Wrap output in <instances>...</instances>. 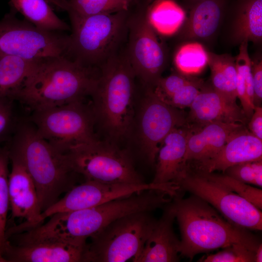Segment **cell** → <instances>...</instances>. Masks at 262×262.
Masks as SVG:
<instances>
[{"mask_svg":"<svg viewBox=\"0 0 262 262\" xmlns=\"http://www.w3.org/2000/svg\"><path fill=\"white\" fill-rule=\"evenodd\" d=\"M180 232V254L192 260L197 254L235 243L256 251L261 243L251 230L234 225L202 198L181 194L171 201Z\"/></svg>","mask_w":262,"mask_h":262,"instance_id":"6da1fadb","label":"cell"},{"mask_svg":"<svg viewBox=\"0 0 262 262\" xmlns=\"http://www.w3.org/2000/svg\"><path fill=\"white\" fill-rule=\"evenodd\" d=\"M7 143L9 155L20 162L34 182L41 213L74 186L75 173L66 155L41 137L30 120L19 121Z\"/></svg>","mask_w":262,"mask_h":262,"instance_id":"7a4b0ae2","label":"cell"},{"mask_svg":"<svg viewBox=\"0 0 262 262\" xmlns=\"http://www.w3.org/2000/svg\"><path fill=\"white\" fill-rule=\"evenodd\" d=\"M99 73L64 56L43 58L16 100L33 111L83 100L94 91Z\"/></svg>","mask_w":262,"mask_h":262,"instance_id":"3957f363","label":"cell"},{"mask_svg":"<svg viewBox=\"0 0 262 262\" xmlns=\"http://www.w3.org/2000/svg\"><path fill=\"white\" fill-rule=\"evenodd\" d=\"M99 70L91 106L96 124L111 139H118L128 135L133 124L135 76L126 53H116Z\"/></svg>","mask_w":262,"mask_h":262,"instance_id":"277c9868","label":"cell"},{"mask_svg":"<svg viewBox=\"0 0 262 262\" xmlns=\"http://www.w3.org/2000/svg\"><path fill=\"white\" fill-rule=\"evenodd\" d=\"M68 15L71 33L66 57L82 66L99 69L117 53L128 29L127 11L88 16Z\"/></svg>","mask_w":262,"mask_h":262,"instance_id":"5b68a950","label":"cell"},{"mask_svg":"<svg viewBox=\"0 0 262 262\" xmlns=\"http://www.w3.org/2000/svg\"><path fill=\"white\" fill-rule=\"evenodd\" d=\"M156 221L149 212L130 214L90 237L83 262L132 261L141 253Z\"/></svg>","mask_w":262,"mask_h":262,"instance_id":"8992f818","label":"cell"},{"mask_svg":"<svg viewBox=\"0 0 262 262\" xmlns=\"http://www.w3.org/2000/svg\"><path fill=\"white\" fill-rule=\"evenodd\" d=\"M30 120L39 135L62 154L98 139L91 104L83 100L33 111Z\"/></svg>","mask_w":262,"mask_h":262,"instance_id":"52a82bcc","label":"cell"},{"mask_svg":"<svg viewBox=\"0 0 262 262\" xmlns=\"http://www.w3.org/2000/svg\"><path fill=\"white\" fill-rule=\"evenodd\" d=\"M75 173L85 180L108 184L144 183L129 155L112 141H95L74 147L65 154Z\"/></svg>","mask_w":262,"mask_h":262,"instance_id":"ba28073f","label":"cell"},{"mask_svg":"<svg viewBox=\"0 0 262 262\" xmlns=\"http://www.w3.org/2000/svg\"><path fill=\"white\" fill-rule=\"evenodd\" d=\"M176 185L180 192H188L208 202L232 224L262 230L261 210L207 173L186 166Z\"/></svg>","mask_w":262,"mask_h":262,"instance_id":"9c48e42d","label":"cell"},{"mask_svg":"<svg viewBox=\"0 0 262 262\" xmlns=\"http://www.w3.org/2000/svg\"><path fill=\"white\" fill-rule=\"evenodd\" d=\"M13 9L0 20V54L28 60L66 56L68 35L40 30L16 17Z\"/></svg>","mask_w":262,"mask_h":262,"instance_id":"30bf717a","label":"cell"},{"mask_svg":"<svg viewBox=\"0 0 262 262\" xmlns=\"http://www.w3.org/2000/svg\"><path fill=\"white\" fill-rule=\"evenodd\" d=\"M139 108L137 137L142 151L153 164L164 139L173 129L185 126L188 119L180 109L164 102L151 88H147Z\"/></svg>","mask_w":262,"mask_h":262,"instance_id":"8fae6325","label":"cell"},{"mask_svg":"<svg viewBox=\"0 0 262 262\" xmlns=\"http://www.w3.org/2000/svg\"><path fill=\"white\" fill-rule=\"evenodd\" d=\"M126 55L135 77L147 88H153L162 77L165 56L147 14L129 18Z\"/></svg>","mask_w":262,"mask_h":262,"instance_id":"7c38bea8","label":"cell"},{"mask_svg":"<svg viewBox=\"0 0 262 262\" xmlns=\"http://www.w3.org/2000/svg\"><path fill=\"white\" fill-rule=\"evenodd\" d=\"M150 190L170 193L168 184L153 182L141 184H108L85 180L73 186L65 196L41 213L39 222L61 212H72L97 206L106 202Z\"/></svg>","mask_w":262,"mask_h":262,"instance_id":"4fadbf2b","label":"cell"},{"mask_svg":"<svg viewBox=\"0 0 262 262\" xmlns=\"http://www.w3.org/2000/svg\"><path fill=\"white\" fill-rule=\"evenodd\" d=\"M9 157L12 165L8 178L12 217L23 218L25 222L6 230L7 237L38 225L41 213L36 188L30 175L18 160Z\"/></svg>","mask_w":262,"mask_h":262,"instance_id":"5bb4252c","label":"cell"},{"mask_svg":"<svg viewBox=\"0 0 262 262\" xmlns=\"http://www.w3.org/2000/svg\"><path fill=\"white\" fill-rule=\"evenodd\" d=\"M86 241H43L14 245L7 240L2 256L8 262H82Z\"/></svg>","mask_w":262,"mask_h":262,"instance_id":"9a60e30c","label":"cell"},{"mask_svg":"<svg viewBox=\"0 0 262 262\" xmlns=\"http://www.w3.org/2000/svg\"><path fill=\"white\" fill-rule=\"evenodd\" d=\"M187 119L199 128L213 122L246 124L248 120L242 108L215 91L210 85L203 84L190 106Z\"/></svg>","mask_w":262,"mask_h":262,"instance_id":"2e32d148","label":"cell"},{"mask_svg":"<svg viewBox=\"0 0 262 262\" xmlns=\"http://www.w3.org/2000/svg\"><path fill=\"white\" fill-rule=\"evenodd\" d=\"M262 160V140L245 127L234 133L220 150L205 161L187 166L205 172L224 173L229 167L240 163Z\"/></svg>","mask_w":262,"mask_h":262,"instance_id":"e0dca14e","label":"cell"},{"mask_svg":"<svg viewBox=\"0 0 262 262\" xmlns=\"http://www.w3.org/2000/svg\"><path fill=\"white\" fill-rule=\"evenodd\" d=\"M171 201L164 206L162 216L156 220L142 250L132 262L179 261L180 241L173 229L175 215Z\"/></svg>","mask_w":262,"mask_h":262,"instance_id":"ac0fdd59","label":"cell"},{"mask_svg":"<svg viewBox=\"0 0 262 262\" xmlns=\"http://www.w3.org/2000/svg\"><path fill=\"white\" fill-rule=\"evenodd\" d=\"M244 126L240 123L217 122L192 129L187 138L184 156L186 165L213 157L234 133Z\"/></svg>","mask_w":262,"mask_h":262,"instance_id":"d6986e66","label":"cell"},{"mask_svg":"<svg viewBox=\"0 0 262 262\" xmlns=\"http://www.w3.org/2000/svg\"><path fill=\"white\" fill-rule=\"evenodd\" d=\"M191 130L186 128L185 126L176 128L161 143L156 159V171L152 182L176 185L186 167L184 156L187 138Z\"/></svg>","mask_w":262,"mask_h":262,"instance_id":"ffe728a7","label":"cell"},{"mask_svg":"<svg viewBox=\"0 0 262 262\" xmlns=\"http://www.w3.org/2000/svg\"><path fill=\"white\" fill-rule=\"evenodd\" d=\"M193 7L182 31L188 39H206L217 30L223 12L220 0H197Z\"/></svg>","mask_w":262,"mask_h":262,"instance_id":"44dd1931","label":"cell"},{"mask_svg":"<svg viewBox=\"0 0 262 262\" xmlns=\"http://www.w3.org/2000/svg\"><path fill=\"white\" fill-rule=\"evenodd\" d=\"M39 60L0 54V97L16 100Z\"/></svg>","mask_w":262,"mask_h":262,"instance_id":"7402d4cb","label":"cell"},{"mask_svg":"<svg viewBox=\"0 0 262 262\" xmlns=\"http://www.w3.org/2000/svg\"><path fill=\"white\" fill-rule=\"evenodd\" d=\"M13 9L37 28L49 32H63L71 28L54 12L46 0H10Z\"/></svg>","mask_w":262,"mask_h":262,"instance_id":"603a6c76","label":"cell"},{"mask_svg":"<svg viewBox=\"0 0 262 262\" xmlns=\"http://www.w3.org/2000/svg\"><path fill=\"white\" fill-rule=\"evenodd\" d=\"M211 73L212 86L228 99L236 102L237 70L235 60L227 54L208 52Z\"/></svg>","mask_w":262,"mask_h":262,"instance_id":"cb8c5ba5","label":"cell"},{"mask_svg":"<svg viewBox=\"0 0 262 262\" xmlns=\"http://www.w3.org/2000/svg\"><path fill=\"white\" fill-rule=\"evenodd\" d=\"M233 36L239 43L262 38V0H245L235 20Z\"/></svg>","mask_w":262,"mask_h":262,"instance_id":"d4e9b609","label":"cell"},{"mask_svg":"<svg viewBox=\"0 0 262 262\" xmlns=\"http://www.w3.org/2000/svg\"><path fill=\"white\" fill-rule=\"evenodd\" d=\"M147 15L154 30L166 35L177 32L185 20L184 10L172 0H158Z\"/></svg>","mask_w":262,"mask_h":262,"instance_id":"484cf974","label":"cell"},{"mask_svg":"<svg viewBox=\"0 0 262 262\" xmlns=\"http://www.w3.org/2000/svg\"><path fill=\"white\" fill-rule=\"evenodd\" d=\"M174 61L178 72L189 76L196 74L208 65V52L198 42L187 43L179 48Z\"/></svg>","mask_w":262,"mask_h":262,"instance_id":"4316f807","label":"cell"},{"mask_svg":"<svg viewBox=\"0 0 262 262\" xmlns=\"http://www.w3.org/2000/svg\"><path fill=\"white\" fill-rule=\"evenodd\" d=\"M66 11L79 16L113 14L127 11L130 0H67Z\"/></svg>","mask_w":262,"mask_h":262,"instance_id":"83f0119b","label":"cell"},{"mask_svg":"<svg viewBox=\"0 0 262 262\" xmlns=\"http://www.w3.org/2000/svg\"><path fill=\"white\" fill-rule=\"evenodd\" d=\"M9 161L7 145L3 147L0 146V254L2 255L7 241L6 227L10 206L8 188Z\"/></svg>","mask_w":262,"mask_h":262,"instance_id":"f1b7e54d","label":"cell"},{"mask_svg":"<svg viewBox=\"0 0 262 262\" xmlns=\"http://www.w3.org/2000/svg\"><path fill=\"white\" fill-rule=\"evenodd\" d=\"M215 180L243 197L259 209H262V190L236 180L226 174L206 172Z\"/></svg>","mask_w":262,"mask_h":262,"instance_id":"f546056e","label":"cell"},{"mask_svg":"<svg viewBox=\"0 0 262 262\" xmlns=\"http://www.w3.org/2000/svg\"><path fill=\"white\" fill-rule=\"evenodd\" d=\"M215 254L201 257L202 262H255V251L239 243L233 244Z\"/></svg>","mask_w":262,"mask_h":262,"instance_id":"4dcf8cb0","label":"cell"},{"mask_svg":"<svg viewBox=\"0 0 262 262\" xmlns=\"http://www.w3.org/2000/svg\"><path fill=\"white\" fill-rule=\"evenodd\" d=\"M236 180L262 186V160L246 162L228 167L224 173Z\"/></svg>","mask_w":262,"mask_h":262,"instance_id":"1f68e13d","label":"cell"},{"mask_svg":"<svg viewBox=\"0 0 262 262\" xmlns=\"http://www.w3.org/2000/svg\"><path fill=\"white\" fill-rule=\"evenodd\" d=\"M196 79L179 72L174 73L164 78L162 77L152 89L155 94L164 101Z\"/></svg>","mask_w":262,"mask_h":262,"instance_id":"d6a6232c","label":"cell"},{"mask_svg":"<svg viewBox=\"0 0 262 262\" xmlns=\"http://www.w3.org/2000/svg\"><path fill=\"white\" fill-rule=\"evenodd\" d=\"M14 100L11 98L0 97V146L10 140L19 122L14 112Z\"/></svg>","mask_w":262,"mask_h":262,"instance_id":"836d02e7","label":"cell"},{"mask_svg":"<svg viewBox=\"0 0 262 262\" xmlns=\"http://www.w3.org/2000/svg\"><path fill=\"white\" fill-rule=\"evenodd\" d=\"M203 84L202 80L196 78L164 102L179 109L190 107Z\"/></svg>","mask_w":262,"mask_h":262,"instance_id":"e575fe53","label":"cell"},{"mask_svg":"<svg viewBox=\"0 0 262 262\" xmlns=\"http://www.w3.org/2000/svg\"><path fill=\"white\" fill-rule=\"evenodd\" d=\"M236 93L237 97L240 101L242 109L249 121L253 113L255 105L250 100L247 94L243 76L238 71L236 82Z\"/></svg>","mask_w":262,"mask_h":262,"instance_id":"d590c367","label":"cell"},{"mask_svg":"<svg viewBox=\"0 0 262 262\" xmlns=\"http://www.w3.org/2000/svg\"><path fill=\"white\" fill-rule=\"evenodd\" d=\"M251 72L255 106H261L262 101V61L260 58L251 60Z\"/></svg>","mask_w":262,"mask_h":262,"instance_id":"8d00e7d4","label":"cell"},{"mask_svg":"<svg viewBox=\"0 0 262 262\" xmlns=\"http://www.w3.org/2000/svg\"><path fill=\"white\" fill-rule=\"evenodd\" d=\"M249 131L262 140V108L255 106L253 113L248 122Z\"/></svg>","mask_w":262,"mask_h":262,"instance_id":"74e56055","label":"cell"},{"mask_svg":"<svg viewBox=\"0 0 262 262\" xmlns=\"http://www.w3.org/2000/svg\"><path fill=\"white\" fill-rule=\"evenodd\" d=\"M262 262V244L261 243L255 252V262Z\"/></svg>","mask_w":262,"mask_h":262,"instance_id":"f35d334b","label":"cell"},{"mask_svg":"<svg viewBox=\"0 0 262 262\" xmlns=\"http://www.w3.org/2000/svg\"><path fill=\"white\" fill-rule=\"evenodd\" d=\"M56 4V6L66 11L68 7V0H53Z\"/></svg>","mask_w":262,"mask_h":262,"instance_id":"ab89813d","label":"cell"},{"mask_svg":"<svg viewBox=\"0 0 262 262\" xmlns=\"http://www.w3.org/2000/svg\"><path fill=\"white\" fill-rule=\"evenodd\" d=\"M48 1L50 4L54 5L56 6V4L53 0H46Z\"/></svg>","mask_w":262,"mask_h":262,"instance_id":"60d3db41","label":"cell"},{"mask_svg":"<svg viewBox=\"0 0 262 262\" xmlns=\"http://www.w3.org/2000/svg\"><path fill=\"white\" fill-rule=\"evenodd\" d=\"M6 260L3 258L2 255L0 254V262H5Z\"/></svg>","mask_w":262,"mask_h":262,"instance_id":"b9f144b4","label":"cell"},{"mask_svg":"<svg viewBox=\"0 0 262 262\" xmlns=\"http://www.w3.org/2000/svg\"><path fill=\"white\" fill-rule=\"evenodd\" d=\"M130 0L131 1H132L133 0Z\"/></svg>","mask_w":262,"mask_h":262,"instance_id":"7bdbcfd3","label":"cell"}]
</instances>
